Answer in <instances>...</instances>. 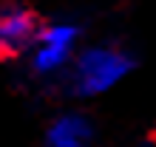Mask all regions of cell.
<instances>
[{
  "label": "cell",
  "mask_w": 156,
  "mask_h": 147,
  "mask_svg": "<svg viewBox=\"0 0 156 147\" xmlns=\"http://www.w3.org/2000/svg\"><path fill=\"white\" fill-rule=\"evenodd\" d=\"M40 34L37 14L20 3H9L0 9V60L31 48Z\"/></svg>",
  "instance_id": "obj_3"
},
{
  "label": "cell",
  "mask_w": 156,
  "mask_h": 147,
  "mask_svg": "<svg viewBox=\"0 0 156 147\" xmlns=\"http://www.w3.org/2000/svg\"><path fill=\"white\" fill-rule=\"evenodd\" d=\"M94 127L82 113H62L45 127V147H91Z\"/></svg>",
  "instance_id": "obj_4"
},
{
  "label": "cell",
  "mask_w": 156,
  "mask_h": 147,
  "mask_svg": "<svg viewBox=\"0 0 156 147\" xmlns=\"http://www.w3.org/2000/svg\"><path fill=\"white\" fill-rule=\"evenodd\" d=\"M133 68V57L116 45H91L74 60L71 88L77 96H99L116 88Z\"/></svg>",
  "instance_id": "obj_1"
},
{
  "label": "cell",
  "mask_w": 156,
  "mask_h": 147,
  "mask_svg": "<svg viewBox=\"0 0 156 147\" xmlns=\"http://www.w3.org/2000/svg\"><path fill=\"white\" fill-rule=\"evenodd\" d=\"M80 43V26L77 23H51L40 29L37 40L31 45V68L40 77H48V74H57L60 68H66L71 60H74V48Z\"/></svg>",
  "instance_id": "obj_2"
}]
</instances>
